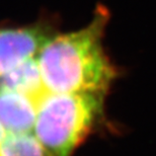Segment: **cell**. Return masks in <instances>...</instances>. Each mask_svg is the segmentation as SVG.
<instances>
[{
	"mask_svg": "<svg viewBox=\"0 0 156 156\" xmlns=\"http://www.w3.org/2000/svg\"><path fill=\"white\" fill-rule=\"evenodd\" d=\"M0 90L23 93L40 101V104L51 93L44 85L37 55L0 76Z\"/></svg>",
	"mask_w": 156,
	"mask_h": 156,
	"instance_id": "5b68a950",
	"label": "cell"
},
{
	"mask_svg": "<svg viewBox=\"0 0 156 156\" xmlns=\"http://www.w3.org/2000/svg\"><path fill=\"white\" fill-rule=\"evenodd\" d=\"M57 32L48 20L24 27H0V76L38 55Z\"/></svg>",
	"mask_w": 156,
	"mask_h": 156,
	"instance_id": "3957f363",
	"label": "cell"
},
{
	"mask_svg": "<svg viewBox=\"0 0 156 156\" xmlns=\"http://www.w3.org/2000/svg\"><path fill=\"white\" fill-rule=\"evenodd\" d=\"M6 134H7V133H6L5 131H4V129H3L1 126H0V143H1L2 140L4 139V137L6 136Z\"/></svg>",
	"mask_w": 156,
	"mask_h": 156,
	"instance_id": "52a82bcc",
	"label": "cell"
},
{
	"mask_svg": "<svg viewBox=\"0 0 156 156\" xmlns=\"http://www.w3.org/2000/svg\"><path fill=\"white\" fill-rule=\"evenodd\" d=\"M108 93H49L41 101L34 134L53 156H71L105 120Z\"/></svg>",
	"mask_w": 156,
	"mask_h": 156,
	"instance_id": "7a4b0ae2",
	"label": "cell"
},
{
	"mask_svg": "<svg viewBox=\"0 0 156 156\" xmlns=\"http://www.w3.org/2000/svg\"><path fill=\"white\" fill-rule=\"evenodd\" d=\"M110 11L96 6L81 29L56 34L37 55L44 85L53 93H108L119 71L104 48Z\"/></svg>",
	"mask_w": 156,
	"mask_h": 156,
	"instance_id": "6da1fadb",
	"label": "cell"
},
{
	"mask_svg": "<svg viewBox=\"0 0 156 156\" xmlns=\"http://www.w3.org/2000/svg\"><path fill=\"white\" fill-rule=\"evenodd\" d=\"M39 107L29 95L0 90V126L7 134L33 133Z\"/></svg>",
	"mask_w": 156,
	"mask_h": 156,
	"instance_id": "277c9868",
	"label": "cell"
},
{
	"mask_svg": "<svg viewBox=\"0 0 156 156\" xmlns=\"http://www.w3.org/2000/svg\"><path fill=\"white\" fill-rule=\"evenodd\" d=\"M0 156H53L34 133L6 134L0 143Z\"/></svg>",
	"mask_w": 156,
	"mask_h": 156,
	"instance_id": "8992f818",
	"label": "cell"
}]
</instances>
